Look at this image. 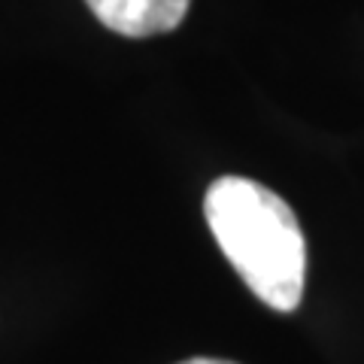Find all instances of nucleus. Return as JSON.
Wrapping results in <instances>:
<instances>
[{
    "label": "nucleus",
    "instance_id": "obj_1",
    "mask_svg": "<svg viewBox=\"0 0 364 364\" xmlns=\"http://www.w3.org/2000/svg\"><path fill=\"white\" fill-rule=\"evenodd\" d=\"M207 225L240 279L270 310H298L306 282V240L277 191L246 176L215 179L203 200Z\"/></svg>",
    "mask_w": 364,
    "mask_h": 364
},
{
    "label": "nucleus",
    "instance_id": "obj_2",
    "mask_svg": "<svg viewBox=\"0 0 364 364\" xmlns=\"http://www.w3.org/2000/svg\"><path fill=\"white\" fill-rule=\"evenodd\" d=\"M100 25L122 37H155L179 28L191 0H85Z\"/></svg>",
    "mask_w": 364,
    "mask_h": 364
},
{
    "label": "nucleus",
    "instance_id": "obj_3",
    "mask_svg": "<svg viewBox=\"0 0 364 364\" xmlns=\"http://www.w3.org/2000/svg\"><path fill=\"white\" fill-rule=\"evenodd\" d=\"M179 364H237V361H222V358H188Z\"/></svg>",
    "mask_w": 364,
    "mask_h": 364
}]
</instances>
